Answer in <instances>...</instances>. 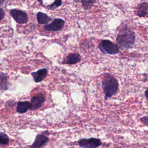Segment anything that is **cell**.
Masks as SVG:
<instances>
[{"label": "cell", "mask_w": 148, "mask_h": 148, "mask_svg": "<svg viewBox=\"0 0 148 148\" xmlns=\"http://www.w3.org/2000/svg\"><path fill=\"white\" fill-rule=\"evenodd\" d=\"M135 41V32L126 26L119 30L116 42L119 47L124 49H130L133 47Z\"/></svg>", "instance_id": "obj_1"}, {"label": "cell", "mask_w": 148, "mask_h": 148, "mask_svg": "<svg viewBox=\"0 0 148 148\" xmlns=\"http://www.w3.org/2000/svg\"><path fill=\"white\" fill-rule=\"evenodd\" d=\"M102 87L107 99L115 95L119 89V82L117 79L110 73H106L102 80Z\"/></svg>", "instance_id": "obj_2"}, {"label": "cell", "mask_w": 148, "mask_h": 148, "mask_svg": "<svg viewBox=\"0 0 148 148\" xmlns=\"http://www.w3.org/2000/svg\"><path fill=\"white\" fill-rule=\"evenodd\" d=\"M100 51L103 54L110 55H115L119 52V47L110 40L104 39L101 41L98 45Z\"/></svg>", "instance_id": "obj_3"}, {"label": "cell", "mask_w": 148, "mask_h": 148, "mask_svg": "<svg viewBox=\"0 0 148 148\" xmlns=\"http://www.w3.org/2000/svg\"><path fill=\"white\" fill-rule=\"evenodd\" d=\"M13 18L18 24H25L28 21V17L27 13L23 10L13 9L9 12Z\"/></svg>", "instance_id": "obj_4"}, {"label": "cell", "mask_w": 148, "mask_h": 148, "mask_svg": "<svg viewBox=\"0 0 148 148\" xmlns=\"http://www.w3.org/2000/svg\"><path fill=\"white\" fill-rule=\"evenodd\" d=\"M101 144V140L95 138L81 139L78 141V145L82 148H97Z\"/></svg>", "instance_id": "obj_5"}, {"label": "cell", "mask_w": 148, "mask_h": 148, "mask_svg": "<svg viewBox=\"0 0 148 148\" xmlns=\"http://www.w3.org/2000/svg\"><path fill=\"white\" fill-rule=\"evenodd\" d=\"M65 20L62 18H55L49 24H46L43 28L49 31H61L64 26Z\"/></svg>", "instance_id": "obj_6"}, {"label": "cell", "mask_w": 148, "mask_h": 148, "mask_svg": "<svg viewBox=\"0 0 148 148\" xmlns=\"http://www.w3.org/2000/svg\"><path fill=\"white\" fill-rule=\"evenodd\" d=\"M45 101V96L42 93H39L32 97L31 99V107L30 110H36L42 106Z\"/></svg>", "instance_id": "obj_7"}, {"label": "cell", "mask_w": 148, "mask_h": 148, "mask_svg": "<svg viewBox=\"0 0 148 148\" xmlns=\"http://www.w3.org/2000/svg\"><path fill=\"white\" fill-rule=\"evenodd\" d=\"M49 138L45 135L38 134L35 139L33 143L29 146V148H43L47 142Z\"/></svg>", "instance_id": "obj_8"}, {"label": "cell", "mask_w": 148, "mask_h": 148, "mask_svg": "<svg viewBox=\"0 0 148 148\" xmlns=\"http://www.w3.org/2000/svg\"><path fill=\"white\" fill-rule=\"evenodd\" d=\"M48 70L46 68H42L39 69L36 72H32L31 74L32 76L34 81L36 83H39L42 82L47 76Z\"/></svg>", "instance_id": "obj_9"}, {"label": "cell", "mask_w": 148, "mask_h": 148, "mask_svg": "<svg viewBox=\"0 0 148 148\" xmlns=\"http://www.w3.org/2000/svg\"><path fill=\"white\" fill-rule=\"evenodd\" d=\"M82 57L78 53H72L68 55L62 62L63 64H75L81 61Z\"/></svg>", "instance_id": "obj_10"}, {"label": "cell", "mask_w": 148, "mask_h": 148, "mask_svg": "<svg viewBox=\"0 0 148 148\" xmlns=\"http://www.w3.org/2000/svg\"><path fill=\"white\" fill-rule=\"evenodd\" d=\"M148 13V3L143 2L140 3L136 8V14L139 17H143Z\"/></svg>", "instance_id": "obj_11"}, {"label": "cell", "mask_w": 148, "mask_h": 148, "mask_svg": "<svg viewBox=\"0 0 148 148\" xmlns=\"http://www.w3.org/2000/svg\"><path fill=\"white\" fill-rule=\"evenodd\" d=\"M31 107V102L19 101L17 103L16 111L19 113H24L27 112L28 110H30Z\"/></svg>", "instance_id": "obj_12"}, {"label": "cell", "mask_w": 148, "mask_h": 148, "mask_svg": "<svg viewBox=\"0 0 148 148\" xmlns=\"http://www.w3.org/2000/svg\"><path fill=\"white\" fill-rule=\"evenodd\" d=\"M9 76L6 73L0 71V89L5 91L8 89Z\"/></svg>", "instance_id": "obj_13"}, {"label": "cell", "mask_w": 148, "mask_h": 148, "mask_svg": "<svg viewBox=\"0 0 148 148\" xmlns=\"http://www.w3.org/2000/svg\"><path fill=\"white\" fill-rule=\"evenodd\" d=\"M36 19L39 24H46L51 20V18L47 14L39 12L36 14Z\"/></svg>", "instance_id": "obj_14"}, {"label": "cell", "mask_w": 148, "mask_h": 148, "mask_svg": "<svg viewBox=\"0 0 148 148\" xmlns=\"http://www.w3.org/2000/svg\"><path fill=\"white\" fill-rule=\"evenodd\" d=\"M82 6L84 10L90 9L95 3V0H81Z\"/></svg>", "instance_id": "obj_15"}, {"label": "cell", "mask_w": 148, "mask_h": 148, "mask_svg": "<svg viewBox=\"0 0 148 148\" xmlns=\"http://www.w3.org/2000/svg\"><path fill=\"white\" fill-rule=\"evenodd\" d=\"M62 3V0H55L54 1V2L53 3H51V5H47V6H45V5H43L42 6L47 8L49 9L53 10H55L56 9H57V8L60 7V6H61Z\"/></svg>", "instance_id": "obj_16"}, {"label": "cell", "mask_w": 148, "mask_h": 148, "mask_svg": "<svg viewBox=\"0 0 148 148\" xmlns=\"http://www.w3.org/2000/svg\"><path fill=\"white\" fill-rule=\"evenodd\" d=\"M9 141V136L5 133L0 132V145H7Z\"/></svg>", "instance_id": "obj_17"}, {"label": "cell", "mask_w": 148, "mask_h": 148, "mask_svg": "<svg viewBox=\"0 0 148 148\" xmlns=\"http://www.w3.org/2000/svg\"><path fill=\"white\" fill-rule=\"evenodd\" d=\"M141 122L144 124L145 125H147L148 126V116H143L142 117H141L140 119Z\"/></svg>", "instance_id": "obj_18"}, {"label": "cell", "mask_w": 148, "mask_h": 148, "mask_svg": "<svg viewBox=\"0 0 148 148\" xmlns=\"http://www.w3.org/2000/svg\"><path fill=\"white\" fill-rule=\"evenodd\" d=\"M5 14V13L4 10L2 8H0V21L4 18Z\"/></svg>", "instance_id": "obj_19"}, {"label": "cell", "mask_w": 148, "mask_h": 148, "mask_svg": "<svg viewBox=\"0 0 148 148\" xmlns=\"http://www.w3.org/2000/svg\"><path fill=\"white\" fill-rule=\"evenodd\" d=\"M145 97H146L147 101H148V88H146V90H145Z\"/></svg>", "instance_id": "obj_20"}, {"label": "cell", "mask_w": 148, "mask_h": 148, "mask_svg": "<svg viewBox=\"0 0 148 148\" xmlns=\"http://www.w3.org/2000/svg\"><path fill=\"white\" fill-rule=\"evenodd\" d=\"M5 0H0V5H2L5 2Z\"/></svg>", "instance_id": "obj_21"}, {"label": "cell", "mask_w": 148, "mask_h": 148, "mask_svg": "<svg viewBox=\"0 0 148 148\" xmlns=\"http://www.w3.org/2000/svg\"><path fill=\"white\" fill-rule=\"evenodd\" d=\"M147 18H148V13H147Z\"/></svg>", "instance_id": "obj_22"}, {"label": "cell", "mask_w": 148, "mask_h": 148, "mask_svg": "<svg viewBox=\"0 0 148 148\" xmlns=\"http://www.w3.org/2000/svg\"><path fill=\"white\" fill-rule=\"evenodd\" d=\"M116 148H118V147H116Z\"/></svg>", "instance_id": "obj_23"}]
</instances>
